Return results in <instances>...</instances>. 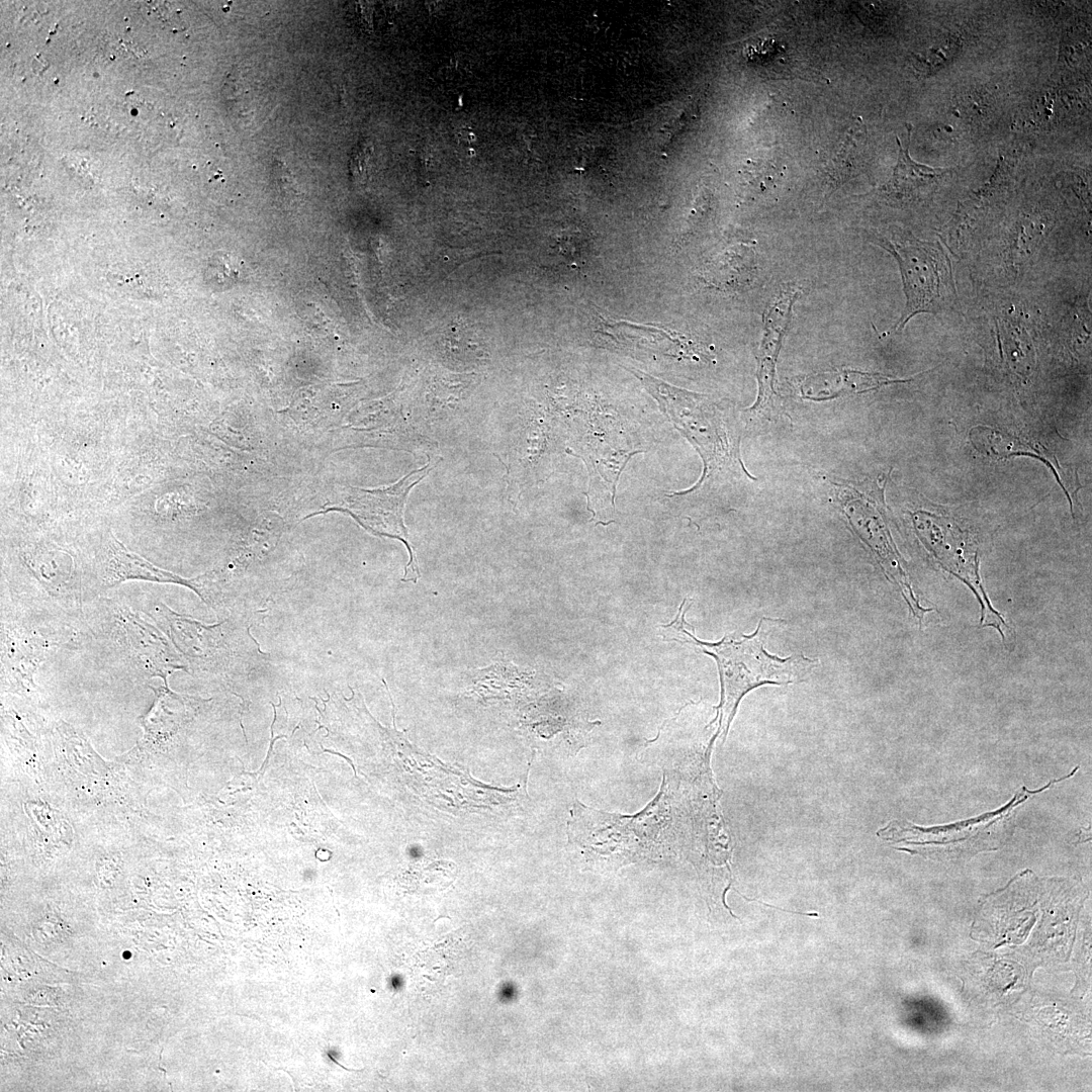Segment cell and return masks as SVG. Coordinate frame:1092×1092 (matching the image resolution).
<instances>
[{
  "mask_svg": "<svg viewBox=\"0 0 1092 1092\" xmlns=\"http://www.w3.org/2000/svg\"><path fill=\"white\" fill-rule=\"evenodd\" d=\"M567 452L585 463L589 482L585 492L587 509L597 523L608 525L617 519L615 505L619 477L629 459L638 451L611 446L605 439L582 438L572 443Z\"/></svg>",
  "mask_w": 1092,
  "mask_h": 1092,
  "instance_id": "8",
  "label": "cell"
},
{
  "mask_svg": "<svg viewBox=\"0 0 1092 1092\" xmlns=\"http://www.w3.org/2000/svg\"><path fill=\"white\" fill-rule=\"evenodd\" d=\"M969 438L977 451L993 459L1002 460L1012 456H1029L1042 461L1050 466L1066 493L1060 474L1061 467L1057 458L1041 445L1026 442L1008 432L986 426L972 428Z\"/></svg>",
  "mask_w": 1092,
  "mask_h": 1092,
  "instance_id": "15",
  "label": "cell"
},
{
  "mask_svg": "<svg viewBox=\"0 0 1092 1092\" xmlns=\"http://www.w3.org/2000/svg\"><path fill=\"white\" fill-rule=\"evenodd\" d=\"M433 469L431 461L424 467L414 470L392 485L378 488H360L348 486L344 497V507L333 510L352 516L366 530L376 534L396 538L402 541L410 553L405 568V577L417 580L419 569L407 542V532L403 522V511L411 489L422 481Z\"/></svg>",
  "mask_w": 1092,
  "mask_h": 1092,
  "instance_id": "7",
  "label": "cell"
},
{
  "mask_svg": "<svg viewBox=\"0 0 1092 1092\" xmlns=\"http://www.w3.org/2000/svg\"><path fill=\"white\" fill-rule=\"evenodd\" d=\"M779 179V170L769 163H754L747 166L744 172L745 185L749 189L748 192L751 196H762L769 192L777 185Z\"/></svg>",
  "mask_w": 1092,
  "mask_h": 1092,
  "instance_id": "19",
  "label": "cell"
},
{
  "mask_svg": "<svg viewBox=\"0 0 1092 1092\" xmlns=\"http://www.w3.org/2000/svg\"><path fill=\"white\" fill-rule=\"evenodd\" d=\"M663 782L659 794L645 810L634 816H620L573 805L568 822L569 841L585 850L613 846L615 850H651L653 847L680 845L682 808L676 807L673 783Z\"/></svg>",
  "mask_w": 1092,
  "mask_h": 1092,
  "instance_id": "3",
  "label": "cell"
},
{
  "mask_svg": "<svg viewBox=\"0 0 1092 1092\" xmlns=\"http://www.w3.org/2000/svg\"><path fill=\"white\" fill-rule=\"evenodd\" d=\"M897 144L898 161L893 176L881 189L885 195L898 200L916 198L953 172V169L930 168L916 163L909 156V144L906 149L899 139Z\"/></svg>",
  "mask_w": 1092,
  "mask_h": 1092,
  "instance_id": "16",
  "label": "cell"
},
{
  "mask_svg": "<svg viewBox=\"0 0 1092 1092\" xmlns=\"http://www.w3.org/2000/svg\"><path fill=\"white\" fill-rule=\"evenodd\" d=\"M156 611L170 640L184 656L204 658L216 649L222 622L207 626L174 612L164 604H159Z\"/></svg>",
  "mask_w": 1092,
  "mask_h": 1092,
  "instance_id": "14",
  "label": "cell"
},
{
  "mask_svg": "<svg viewBox=\"0 0 1092 1092\" xmlns=\"http://www.w3.org/2000/svg\"><path fill=\"white\" fill-rule=\"evenodd\" d=\"M373 147L368 142H359L353 149L349 161L350 174L354 181L364 183L371 169Z\"/></svg>",
  "mask_w": 1092,
  "mask_h": 1092,
  "instance_id": "21",
  "label": "cell"
},
{
  "mask_svg": "<svg viewBox=\"0 0 1092 1092\" xmlns=\"http://www.w3.org/2000/svg\"><path fill=\"white\" fill-rule=\"evenodd\" d=\"M800 294L799 288L786 285L774 296L762 313L761 340L756 353L758 393L756 401L748 410L752 416L770 415L775 408L778 398L775 390L777 363L794 304Z\"/></svg>",
  "mask_w": 1092,
  "mask_h": 1092,
  "instance_id": "9",
  "label": "cell"
},
{
  "mask_svg": "<svg viewBox=\"0 0 1092 1092\" xmlns=\"http://www.w3.org/2000/svg\"><path fill=\"white\" fill-rule=\"evenodd\" d=\"M870 241L897 261L905 307L892 331H900L918 313L950 309L957 300L951 262L938 242H925L897 226L872 233Z\"/></svg>",
  "mask_w": 1092,
  "mask_h": 1092,
  "instance_id": "5",
  "label": "cell"
},
{
  "mask_svg": "<svg viewBox=\"0 0 1092 1092\" xmlns=\"http://www.w3.org/2000/svg\"><path fill=\"white\" fill-rule=\"evenodd\" d=\"M42 645L21 633L11 632L5 640V670L23 682L32 681V673L41 661Z\"/></svg>",
  "mask_w": 1092,
  "mask_h": 1092,
  "instance_id": "17",
  "label": "cell"
},
{
  "mask_svg": "<svg viewBox=\"0 0 1092 1092\" xmlns=\"http://www.w3.org/2000/svg\"><path fill=\"white\" fill-rule=\"evenodd\" d=\"M912 378H897L879 372L836 369L805 375L798 389L804 399L824 401L846 394L877 390L893 383L909 382Z\"/></svg>",
  "mask_w": 1092,
  "mask_h": 1092,
  "instance_id": "13",
  "label": "cell"
},
{
  "mask_svg": "<svg viewBox=\"0 0 1092 1092\" xmlns=\"http://www.w3.org/2000/svg\"><path fill=\"white\" fill-rule=\"evenodd\" d=\"M956 108L966 120L984 121L991 114V95L981 90H970L959 97Z\"/></svg>",
  "mask_w": 1092,
  "mask_h": 1092,
  "instance_id": "20",
  "label": "cell"
},
{
  "mask_svg": "<svg viewBox=\"0 0 1092 1092\" xmlns=\"http://www.w3.org/2000/svg\"><path fill=\"white\" fill-rule=\"evenodd\" d=\"M121 624L131 653L150 674L162 677L167 684V677L174 670L187 671L170 642L143 616L123 612Z\"/></svg>",
  "mask_w": 1092,
  "mask_h": 1092,
  "instance_id": "11",
  "label": "cell"
},
{
  "mask_svg": "<svg viewBox=\"0 0 1092 1092\" xmlns=\"http://www.w3.org/2000/svg\"><path fill=\"white\" fill-rule=\"evenodd\" d=\"M1072 115V99L1056 90H1046L1038 94L1020 118L1022 126L1043 127L1062 121L1066 114Z\"/></svg>",
  "mask_w": 1092,
  "mask_h": 1092,
  "instance_id": "18",
  "label": "cell"
},
{
  "mask_svg": "<svg viewBox=\"0 0 1092 1092\" xmlns=\"http://www.w3.org/2000/svg\"><path fill=\"white\" fill-rule=\"evenodd\" d=\"M662 629L664 638L694 644L716 659L722 690L717 709L723 737L746 693L764 684L788 685L802 680V676L817 662L803 656L780 658L768 654L763 646L766 631L762 620L752 635H741L739 639L727 636L717 643L700 641L689 633L680 610L675 620L662 626Z\"/></svg>",
  "mask_w": 1092,
  "mask_h": 1092,
  "instance_id": "2",
  "label": "cell"
},
{
  "mask_svg": "<svg viewBox=\"0 0 1092 1092\" xmlns=\"http://www.w3.org/2000/svg\"><path fill=\"white\" fill-rule=\"evenodd\" d=\"M1076 770L1077 767L1034 791L1022 787L1005 806L977 817L926 828L894 820L878 834L885 840L907 845L898 849L940 861L968 859L979 852L997 850L1007 836L1016 810L1031 796L1073 777Z\"/></svg>",
  "mask_w": 1092,
  "mask_h": 1092,
  "instance_id": "4",
  "label": "cell"
},
{
  "mask_svg": "<svg viewBox=\"0 0 1092 1092\" xmlns=\"http://www.w3.org/2000/svg\"><path fill=\"white\" fill-rule=\"evenodd\" d=\"M109 554V586L128 579L175 583L191 588L205 604L213 605L214 599H212L207 573L195 578H184L176 573L162 569L129 551L112 534Z\"/></svg>",
  "mask_w": 1092,
  "mask_h": 1092,
  "instance_id": "12",
  "label": "cell"
},
{
  "mask_svg": "<svg viewBox=\"0 0 1092 1092\" xmlns=\"http://www.w3.org/2000/svg\"><path fill=\"white\" fill-rule=\"evenodd\" d=\"M625 368L656 399L661 412L702 457L704 470L697 484L670 496L694 493L720 474L752 478L740 457L739 429L726 407L707 394L678 388L635 368Z\"/></svg>",
  "mask_w": 1092,
  "mask_h": 1092,
  "instance_id": "1",
  "label": "cell"
},
{
  "mask_svg": "<svg viewBox=\"0 0 1092 1092\" xmlns=\"http://www.w3.org/2000/svg\"><path fill=\"white\" fill-rule=\"evenodd\" d=\"M840 497L842 510L850 525L875 551L885 571L902 588L903 597L914 615L921 620L922 615L930 610L921 608L917 602L880 511L875 508L873 500L863 494L856 495L854 490L850 494L843 491Z\"/></svg>",
  "mask_w": 1092,
  "mask_h": 1092,
  "instance_id": "10",
  "label": "cell"
},
{
  "mask_svg": "<svg viewBox=\"0 0 1092 1092\" xmlns=\"http://www.w3.org/2000/svg\"><path fill=\"white\" fill-rule=\"evenodd\" d=\"M917 535L934 558L949 572L965 581L982 606V624L996 628L1002 640H1010L1012 632L992 608L979 576L978 553L975 543L953 520L925 511L912 514Z\"/></svg>",
  "mask_w": 1092,
  "mask_h": 1092,
  "instance_id": "6",
  "label": "cell"
}]
</instances>
